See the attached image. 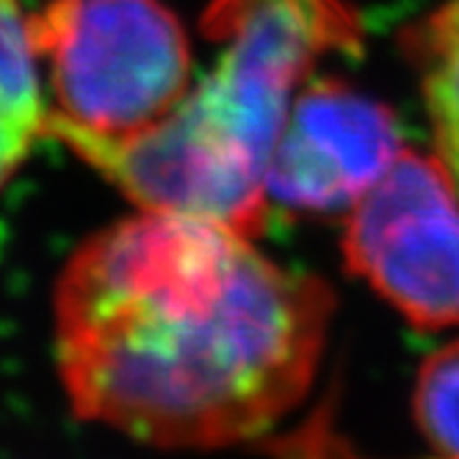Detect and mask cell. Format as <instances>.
<instances>
[{
	"mask_svg": "<svg viewBox=\"0 0 459 459\" xmlns=\"http://www.w3.org/2000/svg\"><path fill=\"white\" fill-rule=\"evenodd\" d=\"M53 310L78 418L158 448H221L305 399L335 297L233 227L144 211L73 255Z\"/></svg>",
	"mask_w": 459,
	"mask_h": 459,
	"instance_id": "1",
	"label": "cell"
},
{
	"mask_svg": "<svg viewBox=\"0 0 459 459\" xmlns=\"http://www.w3.org/2000/svg\"><path fill=\"white\" fill-rule=\"evenodd\" d=\"M203 34L211 70L158 122L122 136L48 114L67 144L142 211L203 216L257 236L266 167L282 122L316 64L357 53L363 25L346 0H211Z\"/></svg>",
	"mask_w": 459,
	"mask_h": 459,
	"instance_id": "2",
	"label": "cell"
},
{
	"mask_svg": "<svg viewBox=\"0 0 459 459\" xmlns=\"http://www.w3.org/2000/svg\"><path fill=\"white\" fill-rule=\"evenodd\" d=\"M56 117L122 136L167 117L191 86V45L160 0H53L28 17Z\"/></svg>",
	"mask_w": 459,
	"mask_h": 459,
	"instance_id": "3",
	"label": "cell"
},
{
	"mask_svg": "<svg viewBox=\"0 0 459 459\" xmlns=\"http://www.w3.org/2000/svg\"><path fill=\"white\" fill-rule=\"evenodd\" d=\"M343 257L420 330L459 324V183L437 155L404 150L346 221Z\"/></svg>",
	"mask_w": 459,
	"mask_h": 459,
	"instance_id": "4",
	"label": "cell"
},
{
	"mask_svg": "<svg viewBox=\"0 0 459 459\" xmlns=\"http://www.w3.org/2000/svg\"><path fill=\"white\" fill-rule=\"evenodd\" d=\"M404 152L393 111L341 81L293 97L266 167V196L299 213L351 211Z\"/></svg>",
	"mask_w": 459,
	"mask_h": 459,
	"instance_id": "5",
	"label": "cell"
},
{
	"mask_svg": "<svg viewBox=\"0 0 459 459\" xmlns=\"http://www.w3.org/2000/svg\"><path fill=\"white\" fill-rule=\"evenodd\" d=\"M37 50L20 0H0V186L48 130Z\"/></svg>",
	"mask_w": 459,
	"mask_h": 459,
	"instance_id": "6",
	"label": "cell"
},
{
	"mask_svg": "<svg viewBox=\"0 0 459 459\" xmlns=\"http://www.w3.org/2000/svg\"><path fill=\"white\" fill-rule=\"evenodd\" d=\"M402 45L420 81L437 158L459 183V0L410 25Z\"/></svg>",
	"mask_w": 459,
	"mask_h": 459,
	"instance_id": "7",
	"label": "cell"
},
{
	"mask_svg": "<svg viewBox=\"0 0 459 459\" xmlns=\"http://www.w3.org/2000/svg\"><path fill=\"white\" fill-rule=\"evenodd\" d=\"M412 412L432 451L440 459H459V341L423 359Z\"/></svg>",
	"mask_w": 459,
	"mask_h": 459,
	"instance_id": "8",
	"label": "cell"
}]
</instances>
